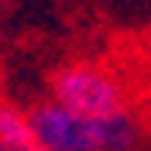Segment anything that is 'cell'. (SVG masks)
Returning a JSON list of instances; mask_svg holds the SVG:
<instances>
[{"instance_id":"obj_1","label":"cell","mask_w":151,"mask_h":151,"mask_svg":"<svg viewBox=\"0 0 151 151\" xmlns=\"http://www.w3.org/2000/svg\"><path fill=\"white\" fill-rule=\"evenodd\" d=\"M28 120L41 151H134L141 137V124L131 106L106 117H83L48 100L31 106Z\"/></svg>"},{"instance_id":"obj_2","label":"cell","mask_w":151,"mask_h":151,"mask_svg":"<svg viewBox=\"0 0 151 151\" xmlns=\"http://www.w3.org/2000/svg\"><path fill=\"white\" fill-rule=\"evenodd\" d=\"M52 103L83 117H106L127 110V83L106 65L96 62H69L52 76Z\"/></svg>"},{"instance_id":"obj_3","label":"cell","mask_w":151,"mask_h":151,"mask_svg":"<svg viewBox=\"0 0 151 151\" xmlns=\"http://www.w3.org/2000/svg\"><path fill=\"white\" fill-rule=\"evenodd\" d=\"M0 151H41L28 113L0 100Z\"/></svg>"},{"instance_id":"obj_5","label":"cell","mask_w":151,"mask_h":151,"mask_svg":"<svg viewBox=\"0 0 151 151\" xmlns=\"http://www.w3.org/2000/svg\"><path fill=\"white\" fill-rule=\"evenodd\" d=\"M148 113H151V103H148Z\"/></svg>"},{"instance_id":"obj_4","label":"cell","mask_w":151,"mask_h":151,"mask_svg":"<svg viewBox=\"0 0 151 151\" xmlns=\"http://www.w3.org/2000/svg\"><path fill=\"white\" fill-rule=\"evenodd\" d=\"M148 62H151V35H148Z\"/></svg>"}]
</instances>
